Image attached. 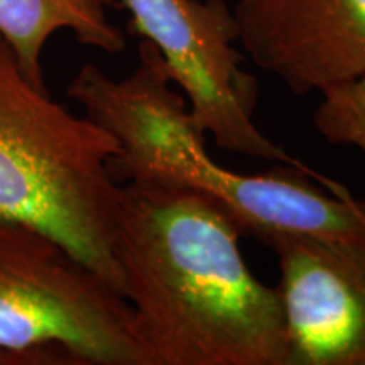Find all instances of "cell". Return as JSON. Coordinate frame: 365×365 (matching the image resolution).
<instances>
[{
    "label": "cell",
    "instance_id": "6da1fadb",
    "mask_svg": "<svg viewBox=\"0 0 365 365\" xmlns=\"http://www.w3.org/2000/svg\"><path fill=\"white\" fill-rule=\"evenodd\" d=\"M242 230L200 191L120 185L115 257L148 365H287L276 287L250 271Z\"/></svg>",
    "mask_w": 365,
    "mask_h": 365
},
{
    "label": "cell",
    "instance_id": "7a4b0ae2",
    "mask_svg": "<svg viewBox=\"0 0 365 365\" xmlns=\"http://www.w3.org/2000/svg\"><path fill=\"white\" fill-rule=\"evenodd\" d=\"M66 95L117 140L110 170L120 185L180 186L213 196L242 234L264 244L276 235L365 237V202L340 182L328 180L330 193H325L307 180L323 178L312 170L287 166L242 175L220 166L208 154L207 134L191 118L185 95L149 41H140L137 65L125 78L115 80L86 63Z\"/></svg>",
    "mask_w": 365,
    "mask_h": 365
},
{
    "label": "cell",
    "instance_id": "3957f363",
    "mask_svg": "<svg viewBox=\"0 0 365 365\" xmlns=\"http://www.w3.org/2000/svg\"><path fill=\"white\" fill-rule=\"evenodd\" d=\"M117 153L103 127L31 83L0 38V220L51 237L122 294Z\"/></svg>",
    "mask_w": 365,
    "mask_h": 365
},
{
    "label": "cell",
    "instance_id": "277c9868",
    "mask_svg": "<svg viewBox=\"0 0 365 365\" xmlns=\"http://www.w3.org/2000/svg\"><path fill=\"white\" fill-rule=\"evenodd\" d=\"M0 350L29 365H148L124 296L51 237L4 220Z\"/></svg>",
    "mask_w": 365,
    "mask_h": 365
},
{
    "label": "cell",
    "instance_id": "5b68a950",
    "mask_svg": "<svg viewBox=\"0 0 365 365\" xmlns=\"http://www.w3.org/2000/svg\"><path fill=\"white\" fill-rule=\"evenodd\" d=\"M130 31L156 46L191 118L228 153L308 170L254 122L259 83L244 70L234 11L225 0H117Z\"/></svg>",
    "mask_w": 365,
    "mask_h": 365
},
{
    "label": "cell",
    "instance_id": "8992f818",
    "mask_svg": "<svg viewBox=\"0 0 365 365\" xmlns=\"http://www.w3.org/2000/svg\"><path fill=\"white\" fill-rule=\"evenodd\" d=\"M287 365H365V237L276 235Z\"/></svg>",
    "mask_w": 365,
    "mask_h": 365
},
{
    "label": "cell",
    "instance_id": "52a82bcc",
    "mask_svg": "<svg viewBox=\"0 0 365 365\" xmlns=\"http://www.w3.org/2000/svg\"><path fill=\"white\" fill-rule=\"evenodd\" d=\"M234 17L250 61L296 95L365 75V0H237Z\"/></svg>",
    "mask_w": 365,
    "mask_h": 365
},
{
    "label": "cell",
    "instance_id": "ba28073f",
    "mask_svg": "<svg viewBox=\"0 0 365 365\" xmlns=\"http://www.w3.org/2000/svg\"><path fill=\"white\" fill-rule=\"evenodd\" d=\"M108 0H0V38L21 71L46 90L43 53L51 36L70 31L80 44L107 54L125 49V34L108 19Z\"/></svg>",
    "mask_w": 365,
    "mask_h": 365
},
{
    "label": "cell",
    "instance_id": "9c48e42d",
    "mask_svg": "<svg viewBox=\"0 0 365 365\" xmlns=\"http://www.w3.org/2000/svg\"><path fill=\"white\" fill-rule=\"evenodd\" d=\"M313 122L330 144L352 145L365 154V75L319 95Z\"/></svg>",
    "mask_w": 365,
    "mask_h": 365
},
{
    "label": "cell",
    "instance_id": "30bf717a",
    "mask_svg": "<svg viewBox=\"0 0 365 365\" xmlns=\"http://www.w3.org/2000/svg\"><path fill=\"white\" fill-rule=\"evenodd\" d=\"M0 365H29L24 357L0 350Z\"/></svg>",
    "mask_w": 365,
    "mask_h": 365
}]
</instances>
